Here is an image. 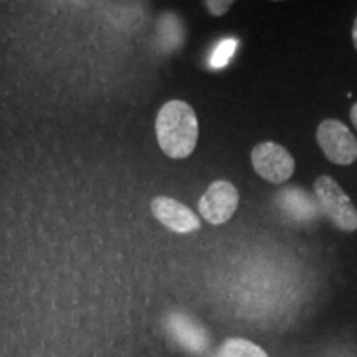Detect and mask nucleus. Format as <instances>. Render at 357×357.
Returning <instances> with one entry per match:
<instances>
[{
	"instance_id": "obj_1",
	"label": "nucleus",
	"mask_w": 357,
	"mask_h": 357,
	"mask_svg": "<svg viewBox=\"0 0 357 357\" xmlns=\"http://www.w3.org/2000/svg\"><path fill=\"white\" fill-rule=\"evenodd\" d=\"M155 134L164 154L172 159L187 158L194 153L199 139L195 111L185 101H167L155 118Z\"/></svg>"
},
{
	"instance_id": "obj_2",
	"label": "nucleus",
	"mask_w": 357,
	"mask_h": 357,
	"mask_svg": "<svg viewBox=\"0 0 357 357\" xmlns=\"http://www.w3.org/2000/svg\"><path fill=\"white\" fill-rule=\"evenodd\" d=\"M314 195L323 212L342 231L357 230V211L349 195L329 176H321L314 182Z\"/></svg>"
},
{
	"instance_id": "obj_9",
	"label": "nucleus",
	"mask_w": 357,
	"mask_h": 357,
	"mask_svg": "<svg viewBox=\"0 0 357 357\" xmlns=\"http://www.w3.org/2000/svg\"><path fill=\"white\" fill-rule=\"evenodd\" d=\"M236 40L235 38H227L223 42L218 43V47L215 48V52L212 53L211 58V65L212 68H223L236 50Z\"/></svg>"
},
{
	"instance_id": "obj_11",
	"label": "nucleus",
	"mask_w": 357,
	"mask_h": 357,
	"mask_svg": "<svg viewBox=\"0 0 357 357\" xmlns=\"http://www.w3.org/2000/svg\"><path fill=\"white\" fill-rule=\"evenodd\" d=\"M351 121H352V124H354L356 129H357V102L351 108Z\"/></svg>"
},
{
	"instance_id": "obj_3",
	"label": "nucleus",
	"mask_w": 357,
	"mask_h": 357,
	"mask_svg": "<svg viewBox=\"0 0 357 357\" xmlns=\"http://www.w3.org/2000/svg\"><path fill=\"white\" fill-rule=\"evenodd\" d=\"M316 139L326 159L337 166H351L357 159V139L349 128L337 119H324Z\"/></svg>"
},
{
	"instance_id": "obj_8",
	"label": "nucleus",
	"mask_w": 357,
	"mask_h": 357,
	"mask_svg": "<svg viewBox=\"0 0 357 357\" xmlns=\"http://www.w3.org/2000/svg\"><path fill=\"white\" fill-rule=\"evenodd\" d=\"M222 357H268L266 352L247 339H229L222 346Z\"/></svg>"
},
{
	"instance_id": "obj_7",
	"label": "nucleus",
	"mask_w": 357,
	"mask_h": 357,
	"mask_svg": "<svg viewBox=\"0 0 357 357\" xmlns=\"http://www.w3.org/2000/svg\"><path fill=\"white\" fill-rule=\"evenodd\" d=\"M167 328L178 344L195 354L204 352L208 344L207 334L204 329L184 314H172L167 321Z\"/></svg>"
},
{
	"instance_id": "obj_5",
	"label": "nucleus",
	"mask_w": 357,
	"mask_h": 357,
	"mask_svg": "<svg viewBox=\"0 0 357 357\" xmlns=\"http://www.w3.org/2000/svg\"><path fill=\"white\" fill-rule=\"evenodd\" d=\"M238 190L229 181H215L199 200V212L212 225L229 222L238 207Z\"/></svg>"
},
{
	"instance_id": "obj_6",
	"label": "nucleus",
	"mask_w": 357,
	"mask_h": 357,
	"mask_svg": "<svg viewBox=\"0 0 357 357\" xmlns=\"http://www.w3.org/2000/svg\"><path fill=\"white\" fill-rule=\"evenodd\" d=\"M151 211L162 225L177 234H190L200 229V220L187 205L166 195L155 197L151 204Z\"/></svg>"
},
{
	"instance_id": "obj_10",
	"label": "nucleus",
	"mask_w": 357,
	"mask_h": 357,
	"mask_svg": "<svg viewBox=\"0 0 357 357\" xmlns=\"http://www.w3.org/2000/svg\"><path fill=\"white\" fill-rule=\"evenodd\" d=\"M231 6H234V2H230V0H225V2H218V0H208V2H207L208 12H211L212 15H215V17H220V15H223V13L229 12Z\"/></svg>"
},
{
	"instance_id": "obj_4",
	"label": "nucleus",
	"mask_w": 357,
	"mask_h": 357,
	"mask_svg": "<svg viewBox=\"0 0 357 357\" xmlns=\"http://www.w3.org/2000/svg\"><path fill=\"white\" fill-rule=\"evenodd\" d=\"M252 164L255 172L271 184H283L294 172L293 155L276 142L266 141L253 147Z\"/></svg>"
},
{
	"instance_id": "obj_12",
	"label": "nucleus",
	"mask_w": 357,
	"mask_h": 357,
	"mask_svg": "<svg viewBox=\"0 0 357 357\" xmlns=\"http://www.w3.org/2000/svg\"><path fill=\"white\" fill-rule=\"evenodd\" d=\"M352 42H354V47L357 50V17L354 20V26H352Z\"/></svg>"
}]
</instances>
